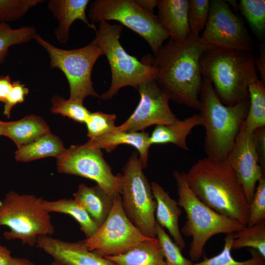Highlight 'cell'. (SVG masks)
<instances>
[{"instance_id":"6da1fadb","label":"cell","mask_w":265,"mask_h":265,"mask_svg":"<svg viewBox=\"0 0 265 265\" xmlns=\"http://www.w3.org/2000/svg\"><path fill=\"white\" fill-rule=\"evenodd\" d=\"M208 48L199 35L191 32L182 41L171 39L159 50L153 64L157 69L156 80L171 99L199 110L203 84L200 59Z\"/></svg>"},{"instance_id":"7a4b0ae2","label":"cell","mask_w":265,"mask_h":265,"mask_svg":"<svg viewBox=\"0 0 265 265\" xmlns=\"http://www.w3.org/2000/svg\"><path fill=\"white\" fill-rule=\"evenodd\" d=\"M183 173L190 188L202 202L247 225L249 204L239 181L226 160L207 157Z\"/></svg>"},{"instance_id":"3957f363","label":"cell","mask_w":265,"mask_h":265,"mask_svg":"<svg viewBox=\"0 0 265 265\" xmlns=\"http://www.w3.org/2000/svg\"><path fill=\"white\" fill-rule=\"evenodd\" d=\"M255 59L251 51L208 48L200 59L201 74L224 105L234 106L249 96V86L259 80Z\"/></svg>"},{"instance_id":"277c9868","label":"cell","mask_w":265,"mask_h":265,"mask_svg":"<svg viewBox=\"0 0 265 265\" xmlns=\"http://www.w3.org/2000/svg\"><path fill=\"white\" fill-rule=\"evenodd\" d=\"M199 99V115L206 132L205 152L208 157L226 160L246 117L249 96L234 106H226L219 100L212 83L203 78Z\"/></svg>"},{"instance_id":"5b68a950","label":"cell","mask_w":265,"mask_h":265,"mask_svg":"<svg viewBox=\"0 0 265 265\" xmlns=\"http://www.w3.org/2000/svg\"><path fill=\"white\" fill-rule=\"evenodd\" d=\"M179 197L178 203L186 214V220L181 229L186 237L192 238L189 255L192 261L202 257L206 243L218 234H232L246 226L240 221L221 214L202 202L188 185L183 172H173Z\"/></svg>"},{"instance_id":"8992f818","label":"cell","mask_w":265,"mask_h":265,"mask_svg":"<svg viewBox=\"0 0 265 265\" xmlns=\"http://www.w3.org/2000/svg\"><path fill=\"white\" fill-rule=\"evenodd\" d=\"M122 28L121 25L101 21L93 40L106 56L111 72L110 86L100 96L104 100L111 99L123 87L131 86L137 89L140 84L157 78L153 58L145 57L141 61L123 48L119 41Z\"/></svg>"},{"instance_id":"52a82bcc","label":"cell","mask_w":265,"mask_h":265,"mask_svg":"<svg viewBox=\"0 0 265 265\" xmlns=\"http://www.w3.org/2000/svg\"><path fill=\"white\" fill-rule=\"evenodd\" d=\"M43 199L33 194L9 191L0 201V226L9 229L3 236L7 239H18L32 246L40 236H50L54 228Z\"/></svg>"},{"instance_id":"ba28073f","label":"cell","mask_w":265,"mask_h":265,"mask_svg":"<svg viewBox=\"0 0 265 265\" xmlns=\"http://www.w3.org/2000/svg\"><path fill=\"white\" fill-rule=\"evenodd\" d=\"M143 169L138 154L133 153L122 170L121 204L128 218L142 234L156 238L157 204Z\"/></svg>"},{"instance_id":"9c48e42d","label":"cell","mask_w":265,"mask_h":265,"mask_svg":"<svg viewBox=\"0 0 265 265\" xmlns=\"http://www.w3.org/2000/svg\"><path fill=\"white\" fill-rule=\"evenodd\" d=\"M34 39L48 53L50 68L60 70L65 76L70 88V99L83 102L88 96L99 97L91 80L94 65L104 53L93 40L82 48L72 50L58 48L36 34Z\"/></svg>"},{"instance_id":"30bf717a","label":"cell","mask_w":265,"mask_h":265,"mask_svg":"<svg viewBox=\"0 0 265 265\" xmlns=\"http://www.w3.org/2000/svg\"><path fill=\"white\" fill-rule=\"evenodd\" d=\"M89 16L93 24L119 22L145 39L155 55L170 37L157 16L142 8L135 0H96L90 4Z\"/></svg>"},{"instance_id":"8fae6325","label":"cell","mask_w":265,"mask_h":265,"mask_svg":"<svg viewBox=\"0 0 265 265\" xmlns=\"http://www.w3.org/2000/svg\"><path fill=\"white\" fill-rule=\"evenodd\" d=\"M59 173L79 176L95 181L114 197L121 194L122 174H113L101 150L87 142L72 145L56 158Z\"/></svg>"},{"instance_id":"7c38bea8","label":"cell","mask_w":265,"mask_h":265,"mask_svg":"<svg viewBox=\"0 0 265 265\" xmlns=\"http://www.w3.org/2000/svg\"><path fill=\"white\" fill-rule=\"evenodd\" d=\"M151 238L142 234L128 218L118 194L114 197L106 221L91 237L82 241L88 250L105 257L123 254Z\"/></svg>"},{"instance_id":"4fadbf2b","label":"cell","mask_w":265,"mask_h":265,"mask_svg":"<svg viewBox=\"0 0 265 265\" xmlns=\"http://www.w3.org/2000/svg\"><path fill=\"white\" fill-rule=\"evenodd\" d=\"M200 37L208 48L251 52L254 49V41L243 22L225 0H210L209 18Z\"/></svg>"},{"instance_id":"5bb4252c","label":"cell","mask_w":265,"mask_h":265,"mask_svg":"<svg viewBox=\"0 0 265 265\" xmlns=\"http://www.w3.org/2000/svg\"><path fill=\"white\" fill-rule=\"evenodd\" d=\"M136 90L140 95L138 105L123 124L116 126L117 130L141 132L152 125H168L178 120L169 106L170 94L156 80L143 82Z\"/></svg>"},{"instance_id":"9a60e30c","label":"cell","mask_w":265,"mask_h":265,"mask_svg":"<svg viewBox=\"0 0 265 265\" xmlns=\"http://www.w3.org/2000/svg\"><path fill=\"white\" fill-rule=\"evenodd\" d=\"M226 160L239 181L249 204L258 182L265 175L259 163L254 132L242 125Z\"/></svg>"},{"instance_id":"2e32d148","label":"cell","mask_w":265,"mask_h":265,"mask_svg":"<svg viewBox=\"0 0 265 265\" xmlns=\"http://www.w3.org/2000/svg\"><path fill=\"white\" fill-rule=\"evenodd\" d=\"M36 246L66 265H115L111 261L88 250L82 241L69 242L51 236H40Z\"/></svg>"},{"instance_id":"e0dca14e","label":"cell","mask_w":265,"mask_h":265,"mask_svg":"<svg viewBox=\"0 0 265 265\" xmlns=\"http://www.w3.org/2000/svg\"><path fill=\"white\" fill-rule=\"evenodd\" d=\"M150 184L157 204L156 221L167 229L174 241L183 250L186 247V241L179 226V217L182 214L181 207L159 184L153 182Z\"/></svg>"},{"instance_id":"ac0fdd59","label":"cell","mask_w":265,"mask_h":265,"mask_svg":"<svg viewBox=\"0 0 265 265\" xmlns=\"http://www.w3.org/2000/svg\"><path fill=\"white\" fill-rule=\"evenodd\" d=\"M89 0H51L48 4L49 10L59 22L55 34L58 41L65 44L69 38L70 28L80 20L88 26L97 30L94 24L89 23L86 10Z\"/></svg>"},{"instance_id":"d6986e66","label":"cell","mask_w":265,"mask_h":265,"mask_svg":"<svg viewBox=\"0 0 265 265\" xmlns=\"http://www.w3.org/2000/svg\"><path fill=\"white\" fill-rule=\"evenodd\" d=\"M158 18L171 39L182 41L191 33L188 21L187 0H159Z\"/></svg>"},{"instance_id":"ffe728a7","label":"cell","mask_w":265,"mask_h":265,"mask_svg":"<svg viewBox=\"0 0 265 265\" xmlns=\"http://www.w3.org/2000/svg\"><path fill=\"white\" fill-rule=\"evenodd\" d=\"M150 135L145 132H130L116 130L102 137L89 140L91 145L108 153L114 150L120 145H128L135 148L139 154V159L143 169L147 166L149 150L151 145Z\"/></svg>"},{"instance_id":"44dd1931","label":"cell","mask_w":265,"mask_h":265,"mask_svg":"<svg viewBox=\"0 0 265 265\" xmlns=\"http://www.w3.org/2000/svg\"><path fill=\"white\" fill-rule=\"evenodd\" d=\"M74 199L79 203L100 227L106 221L113 204L114 197L98 185L88 186L79 185L73 194Z\"/></svg>"},{"instance_id":"7402d4cb","label":"cell","mask_w":265,"mask_h":265,"mask_svg":"<svg viewBox=\"0 0 265 265\" xmlns=\"http://www.w3.org/2000/svg\"><path fill=\"white\" fill-rule=\"evenodd\" d=\"M1 135L11 139L18 148L50 132V129L41 117L31 114L17 121H1Z\"/></svg>"},{"instance_id":"603a6c76","label":"cell","mask_w":265,"mask_h":265,"mask_svg":"<svg viewBox=\"0 0 265 265\" xmlns=\"http://www.w3.org/2000/svg\"><path fill=\"white\" fill-rule=\"evenodd\" d=\"M203 120L199 114H195L182 120L168 125H158L149 136V142L153 144L172 143L184 150H188L186 137L192 129L202 126Z\"/></svg>"},{"instance_id":"cb8c5ba5","label":"cell","mask_w":265,"mask_h":265,"mask_svg":"<svg viewBox=\"0 0 265 265\" xmlns=\"http://www.w3.org/2000/svg\"><path fill=\"white\" fill-rule=\"evenodd\" d=\"M105 258L115 265H166L157 238L139 243L123 254Z\"/></svg>"},{"instance_id":"d4e9b609","label":"cell","mask_w":265,"mask_h":265,"mask_svg":"<svg viewBox=\"0 0 265 265\" xmlns=\"http://www.w3.org/2000/svg\"><path fill=\"white\" fill-rule=\"evenodd\" d=\"M66 149L61 140L50 132L17 148L15 158L21 162H28L49 157L57 158Z\"/></svg>"},{"instance_id":"484cf974","label":"cell","mask_w":265,"mask_h":265,"mask_svg":"<svg viewBox=\"0 0 265 265\" xmlns=\"http://www.w3.org/2000/svg\"><path fill=\"white\" fill-rule=\"evenodd\" d=\"M43 206L49 213L59 212L73 217L80 224L86 238L91 237L99 227L84 208L74 199L64 198L52 201L44 200Z\"/></svg>"},{"instance_id":"4316f807","label":"cell","mask_w":265,"mask_h":265,"mask_svg":"<svg viewBox=\"0 0 265 265\" xmlns=\"http://www.w3.org/2000/svg\"><path fill=\"white\" fill-rule=\"evenodd\" d=\"M249 106L242 124L248 130L254 132L265 127V86L258 80L248 87Z\"/></svg>"},{"instance_id":"83f0119b","label":"cell","mask_w":265,"mask_h":265,"mask_svg":"<svg viewBox=\"0 0 265 265\" xmlns=\"http://www.w3.org/2000/svg\"><path fill=\"white\" fill-rule=\"evenodd\" d=\"M232 249L250 247L265 258V221L233 233Z\"/></svg>"},{"instance_id":"f1b7e54d","label":"cell","mask_w":265,"mask_h":265,"mask_svg":"<svg viewBox=\"0 0 265 265\" xmlns=\"http://www.w3.org/2000/svg\"><path fill=\"white\" fill-rule=\"evenodd\" d=\"M36 34L32 26L13 29L7 23H0V64L4 61L10 47L27 42Z\"/></svg>"},{"instance_id":"f546056e","label":"cell","mask_w":265,"mask_h":265,"mask_svg":"<svg viewBox=\"0 0 265 265\" xmlns=\"http://www.w3.org/2000/svg\"><path fill=\"white\" fill-rule=\"evenodd\" d=\"M51 103L52 113L61 114L79 123H85L91 113L80 101L70 98L66 100L55 95L52 98Z\"/></svg>"},{"instance_id":"4dcf8cb0","label":"cell","mask_w":265,"mask_h":265,"mask_svg":"<svg viewBox=\"0 0 265 265\" xmlns=\"http://www.w3.org/2000/svg\"><path fill=\"white\" fill-rule=\"evenodd\" d=\"M234 238L233 233L227 234L224 238V247L218 254L203 261L193 263V265H265V259L261 255H254L244 261H236L232 256V244Z\"/></svg>"},{"instance_id":"1f68e13d","label":"cell","mask_w":265,"mask_h":265,"mask_svg":"<svg viewBox=\"0 0 265 265\" xmlns=\"http://www.w3.org/2000/svg\"><path fill=\"white\" fill-rule=\"evenodd\" d=\"M238 8L258 36L264 37L265 32V1L241 0Z\"/></svg>"},{"instance_id":"d6a6232c","label":"cell","mask_w":265,"mask_h":265,"mask_svg":"<svg viewBox=\"0 0 265 265\" xmlns=\"http://www.w3.org/2000/svg\"><path fill=\"white\" fill-rule=\"evenodd\" d=\"M156 238L160 245L166 265H193L191 261L185 258L177 244L156 222Z\"/></svg>"},{"instance_id":"836d02e7","label":"cell","mask_w":265,"mask_h":265,"mask_svg":"<svg viewBox=\"0 0 265 265\" xmlns=\"http://www.w3.org/2000/svg\"><path fill=\"white\" fill-rule=\"evenodd\" d=\"M116 116L97 111L91 112L85 124L89 140L102 137L114 132L116 128L115 121Z\"/></svg>"},{"instance_id":"e575fe53","label":"cell","mask_w":265,"mask_h":265,"mask_svg":"<svg viewBox=\"0 0 265 265\" xmlns=\"http://www.w3.org/2000/svg\"><path fill=\"white\" fill-rule=\"evenodd\" d=\"M42 0H0V23L17 20Z\"/></svg>"},{"instance_id":"d590c367","label":"cell","mask_w":265,"mask_h":265,"mask_svg":"<svg viewBox=\"0 0 265 265\" xmlns=\"http://www.w3.org/2000/svg\"><path fill=\"white\" fill-rule=\"evenodd\" d=\"M210 0H188V21L191 32L199 35L207 24L210 13Z\"/></svg>"},{"instance_id":"8d00e7d4","label":"cell","mask_w":265,"mask_h":265,"mask_svg":"<svg viewBox=\"0 0 265 265\" xmlns=\"http://www.w3.org/2000/svg\"><path fill=\"white\" fill-rule=\"evenodd\" d=\"M265 221V178L257 183L253 198L249 203V216L246 226H251Z\"/></svg>"},{"instance_id":"74e56055","label":"cell","mask_w":265,"mask_h":265,"mask_svg":"<svg viewBox=\"0 0 265 265\" xmlns=\"http://www.w3.org/2000/svg\"><path fill=\"white\" fill-rule=\"evenodd\" d=\"M28 92V88L19 80L13 81L12 89L4 103L3 114L9 118L12 108L17 104L23 103Z\"/></svg>"},{"instance_id":"f35d334b","label":"cell","mask_w":265,"mask_h":265,"mask_svg":"<svg viewBox=\"0 0 265 265\" xmlns=\"http://www.w3.org/2000/svg\"><path fill=\"white\" fill-rule=\"evenodd\" d=\"M254 134L259 163L263 171L265 167V127L256 130Z\"/></svg>"},{"instance_id":"ab89813d","label":"cell","mask_w":265,"mask_h":265,"mask_svg":"<svg viewBox=\"0 0 265 265\" xmlns=\"http://www.w3.org/2000/svg\"><path fill=\"white\" fill-rule=\"evenodd\" d=\"M12 86L13 81L9 76H0V102L5 103Z\"/></svg>"},{"instance_id":"60d3db41","label":"cell","mask_w":265,"mask_h":265,"mask_svg":"<svg viewBox=\"0 0 265 265\" xmlns=\"http://www.w3.org/2000/svg\"><path fill=\"white\" fill-rule=\"evenodd\" d=\"M255 64L261 78V81L265 84V48L262 44L260 48V56L255 59Z\"/></svg>"},{"instance_id":"b9f144b4","label":"cell","mask_w":265,"mask_h":265,"mask_svg":"<svg viewBox=\"0 0 265 265\" xmlns=\"http://www.w3.org/2000/svg\"><path fill=\"white\" fill-rule=\"evenodd\" d=\"M12 258L10 251L0 244V265H10Z\"/></svg>"},{"instance_id":"7bdbcfd3","label":"cell","mask_w":265,"mask_h":265,"mask_svg":"<svg viewBox=\"0 0 265 265\" xmlns=\"http://www.w3.org/2000/svg\"><path fill=\"white\" fill-rule=\"evenodd\" d=\"M136 3L143 9L153 13V10L157 6L158 0H135Z\"/></svg>"},{"instance_id":"ee69618b","label":"cell","mask_w":265,"mask_h":265,"mask_svg":"<svg viewBox=\"0 0 265 265\" xmlns=\"http://www.w3.org/2000/svg\"><path fill=\"white\" fill-rule=\"evenodd\" d=\"M10 265H36L30 260L23 258L12 257Z\"/></svg>"},{"instance_id":"f6af8a7d","label":"cell","mask_w":265,"mask_h":265,"mask_svg":"<svg viewBox=\"0 0 265 265\" xmlns=\"http://www.w3.org/2000/svg\"><path fill=\"white\" fill-rule=\"evenodd\" d=\"M66 265L58 261L57 260H54L53 262L51 263L48 264V265Z\"/></svg>"},{"instance_id":"bcb514c9","label":"cell","mask_w":265,"mask_h":265,"mask_svg":"<svg viewBox=\"0 0 265 265\" xmlns=\"http://www.w3.org/2000/svg\"><path fill=\"white\" fill-rule=\"evenodd\" d=\"M228 2L230 3L235 8L237 9L238 6V4H237V2L235 0H228Z\"/></svg>"},{"instance_id":"7dc6e473","label":"cell","mask_w":265,"mask_h":265,"mask_svg":"<svg viewBox=\"0 0 265 265\" xmlns=\"http://www.w3.org/2000/svg\"><path fill=\"white\" fill-rule=\"evenodd\" d=\"M1 121L0 120V136L1 135Z\"/></svg>"}]
</instances>
